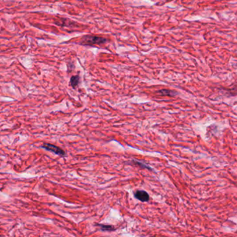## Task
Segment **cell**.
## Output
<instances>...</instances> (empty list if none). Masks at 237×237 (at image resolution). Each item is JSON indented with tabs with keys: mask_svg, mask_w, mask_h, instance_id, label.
<instances>
[{
	"mask_svg": "<svg viewBox=\"0 0 237 237\" xmlns=\"http://www.w3.org/2000/svg\"><path fill=\"white\" fill-rule=\"evenodd\" d=\"M101 228V230L103 231H112L115 230L114 227L111 225H99Z\"/></svg>",
	"mask_w": 237,
	"mask_h": 237,
	"instance_id": "obj_6",
	"label": "cell"
},
{
	"mask_svg": "<svg viewBox=\"0 0 237 237\" xmlns=\"http://www.w3.org/2000/svg\"><path fill=\"white\" fill-rule=\"evenodd\" d=\"M108 42L106 38L101 37V36H85L81 38L80 43L84 45H93V44H103Z\"/></svg>",
	"mask_w": 237,
	"mask_h": 237,
	"instance_id": "obj_1",
	"label": "cell"
},
{
	"mask_svg": "<svg viewBox=\"0 0 237 237\" xmlns=\"http://www.w3.org/2000/svg\"><path fill=\"white\" fill-rule=\"evenodd\" d=\"M158 93H159V94L162 95V96H174L177 94V93L175 92V91L167 90V89H162V90L158 91Z\"/></svg>",
	"mask_w": 237,
	"mask_h": 237,
	"instance_id": "obj_4",
	"label": "cell"
},
{
	"mask_svg": "<svg viewBox=\"0 0 237 237\" xmlns=\"http://www.w3.org/2000/svg\"><path fill=\"white\" fill-rule=\"evenodd\" d=\"M134 162H135V163H137V165L141 167V168H149V169H151V168L148 166L147 165H146V164H143V163H141V162H140V161H135V160H134Z\"/></svg>",
	"mask_w": 237,
	"mask_h": 237,
	"instance_id": "obj_7",
	"label": "cell"
},
{
	"mask_svg": "<svg viewBox=\"0 0 237 237\" xmlns=\"http://www.w3.org/2000/svg\"><path fill=\"white\" fill-rule=\"evenodd\" d=\"M135 197L141 202H147L149 200V195L144 191H137L135 193Z\"/></svg>",
	"mask_w": 237,
	"mask_h": 237,
	"instance_id": "obj_3",
	"label": "cell"
},
{
	"mask_svg": "<svg viewBox=\"0 0 237 237\" xmlns=\"http://www.w3.org/2000/svg\"><path fill=\"white\" fill-rule=\"evenodd\" d=\"M79 77L78 75L76 76H73L71 77L70 79V84L73 88H76V87L78 86V83H79Z\"/></svg>",
	"mask_w": 237,
	"mask_h": 237,
	"instance_id": "obj_5",
	"label": "cell"
},
{
	"mask_svg": "<svg viewBox=\"0 0 237 237\" xmlns=\"http://www.w3.org/2000/svg\"><path fill=\"white\" fill-rule=\"evenodd\" d=\"M41 147L42 148L46 149V150L55 153L56 155H60V156H64L65 155V152L64 150H62V149H60V147H58L56 145L50 144V143H44L43 145H42Z\"/></svg>",
	"mask_w": 237,
	"mask_h": 237,
	"instance_id": "obj_2",
	"label": "cell"
}]
</instances>
